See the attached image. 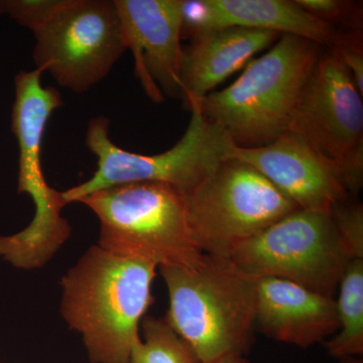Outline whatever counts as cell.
Returning a JSON list of instances; mask_svg holds the SVG:
<instances>
[{"label": "cell", "instance_id": "cell-1", "mask_svg": "<svg viewBox=\"0 0 363 363\" xmlns=\"http://www.w3.org/2000/svg\"><path fill=\"white\" fill-rule=\"evenodd\" d=\"M157 267L93 245L62 278V316L82 336L91 363H130Z\"/></svg>", "mask_w": 363, "mask_h": 363}, {"label": "cell", "instance_id": "cell-2", "mask_svg": "<svg viewBox=\"0 0 363 363\" xmlns=\"http://www.w3.org/2000/svg\"><path fill=\"white\" fill-rule=\"evenodd\" d=\"M169 293L164 320L195 350L200 362L252 350L257 279L228 257L205 255L193 267H161Z\"/></svg>", "mask_w": 363, "mask_h": 363}, {"label": "cell", "instance_id": "cell-3", "mask_svg": "<svg viewBox=\"0 0 363 363\" xmlns=\"http://www.w3.org/2000/svg\"><path fill=\"white\" fill-rule=\"evenodd\" d=\"M322 52L311 40L281 35L240 77L197 105L240 147L269 145L290 128L306 82Z\"/></svg>", "mask_w": 363, "mask_h": 363}, {"label": "cell", "instance_id": "cell-4", "mask_svg": "<svg viewBox=\"0 0 363 363\" xmlns=\"http://www.w3.org/2000/svg\"><path fill=\"white\" fill-rule=\"evenodd\" d=\"M42 74L35 69L14 77L11 130L20 150L18 191L32 198L35 215L21 233L0 236V257L23 269L45 266L71 234L68 221L62 216L67 205L63 195L48 184L43 172L45 126L63 100L56 88L43 85Z\"/></svg>", "mask_w": 363, "mask_h": 363}, {"label": "cell", "instance_id": "cell-5", "mask_svg": "<svg viewBox=\"0 0 363 363\" xmlns=\"http://www.w3.org/2000/svg\"><path fill=\"white\" fill-rule=\"evenodd\" d=\"M100 221L98 245L157 267H193L204 253L191 238L183 193L162 183H135L97 191L80 202Z\"/></svg>", "mask_w": 363, "mask_h": 363}, {"label": "cell", "instance_id": "cell-6", "mask_svg": "<svg viewBox=\"0 0 363 363\" xmlns=\"http://www.w3.org/2000/svg\"><path fill=\"white\" fill-rule=\"evenodd\" d=\"M190 123L171 149L157 155H142L121 149L109 136L111 121L91 119L85 143L97 157V169L89 180L63 191L66 204L80 202L97 191L135 183H162L186 193L207 178L221 162L230 159L234 147L216 124L198 106L189 109Z\"/></svg>", "mask_w": 363, "mask_h": 363}, {"label": "cell", "instance_id": "cell-7", "mask_svg": "<svg viewBox=\"0 0 363 363\" xmlns=\"http://www.w3.org/2000/svg\"><path fill=\"white\" fill-rule=\"evenodd\" d=\"M183 197L191 238L215 257H229L242 241L300 209L257 169L231 157Z\"/></svg>", "mask_w": 363, "mask_h": 363}, {"label": "cell", "instance_id": "cell-8", "mask_svg": "<svg viewBox=\"0 0 363 363\" xmlns=\"http://www.w3.org/2000/svg\"><path fill=\"white\" fill-rule=\"evenodd\" d=\"M228 259L255 278L285 279L329 298L352 260L331 212L305 209L242 241Z\"/></svg>", "mask_w": 363, "mask_h": 363}, {"label": "cell", "instance_id": "cell-9", "mask_svg": "<svg viewBox=\"0 0 363 363\" xmlns=\"http://www.w3.org/2000/svg\"><path fill=\"white\" fill-rule=\"evenodd\" d=\"M33 33L35 69L78 94L101 82L128 51L113 0H68Z\"/></svg>", "mask_w": 363, "mask_h": 363}, {"label": "cell", "instance_id": "cell-10", "mask_svg": "<svg viewBox=\"0 0 363 363\" xmlns=\"http://www.w3.org/2000/svg\"><path fill=\"white\" fill-rule=\"evenodd\" d=\"M362 96L338 55L322 51L289 128L337 164L350 196L363 184Z\"/></svg>", "mask_w": 363, "mask_h": 363}, {"label": "cell", "instance_id": "cell-11", "mask_svg": "<svg viewBox=\"0 0 363 363\" xmlns=\"http://www.w3.org/2000/svg\"><path fill=\"white\" fill-rule=\"evenodd\" d=\"M136 77L152 101L180 97L183 0H113Z\"/></svg>", "mask_w": 363, "mask_h": 363}, {"label": "cell", "instance_id": "cell-12", "mask_svg": "<svg viewBox=\"0 0 363 363\" xmlns=\"http://www.w3.org/2000/svg\"><path fill=\"white\" fill-rule=\"evenodd\" d=\"M230 157L257 169L300 209L331 212L350 199L337 164L293 131L264 147L234 145Z\"/></svg>", "mask_w": 363, "mask_h": 363}, {"label": "cell", "instance_id": "cell-13", "mask_svg": "<svg viewBox=\"0 0 363 363\" xmlns=\"http://www.w3.org/2000/svg\"><path fill=\"white\" fill-rule=\"evenodd\" d=\"M230 26L296 35L329 49L342 33L294 0H183L182 37L194 39L207 30Z\"/></svg>", "mask_w": 363, "mask_h": 363}, {"label": "cell", "instance_id": "cell-14", "mask_svg": "<svg viewBox=\"0 0 363 363\" xmlns=\"http://www.w3.org/2000/svg\"><path fill=\"white\" fill-rule=\"evenodd\" d=\"M255 326L279 342L309 348L332 337L339 329L335 298L292 281L257 278Z\"/></svg>", "mask_w": 363, "mask_h": 363}, {"label": "cell", "instance_id": "cell-15", "mask_svg": "<svg viewBox=\"0 0 363 363\" xmlns=\"http://www.w3.org/2000/svg\"><path fill=\"white\" fill-rule=\"evenodd\" d=\"M281 33L253 28H214L184 48L180 97L188 109L197 106L219 83L248 64L257 52L274 45Z\"/></svg>", "mask_w": 363, "mask_h": 363}, {"label": "cell", "instance_id": "cell-16", "mask_svg": "<svg viewBox=\"0 0 363 363\" xmlns=\"http://www.w3.org/2000/svg\"><path fill=\"white\" fill-rule=\"evenodd\" d=\"M338 331L325 341L332 357L363 355V259L350 260L338 286Z\"/></svg>", "mask_w": 363, "mask_h": 363}, {"label": "cell", "instance_id": "cell-17", "mask_svg": "<svg viewBox=\"0 0 363 363\" xmlns=\"http://www.w3.org/2000/svg\"><path fill=\"white\" fill-rule=\"evenodd\" d=\"M140 326L143 337L133 346L130 363H201L164 318L143 317Z\"/></svg>", "mask_w": 363, "mask_h": 363}, {"label": "cell", "instance_id": "cell-18", "mask_svg": "<svg viewBox=\"0 0 363 363\" xmlns=\"http://www.w3.org/2000/svg\"><path fill=\"white\" fill-rule=\"evenodd\" d=\"M68 0H0V16H9L35 32L45 26Z\"/></svg>", "mask_w": 363, "mask_h": 363}, {"label": "cell", "instance_id": "cell-19", "mask_svg": "<svg viewBox=\"0 0 363 363\" xmlns=\"http://www.w3.org/2000/svg\"><path fill=\"white\" fill-rule=\"evenodd\" d=\"M340 240L352 259H363V206L346 200L331 211Z\"/></svg>", "mask_w": 363, "mask_h": 363}, {"label": "cell", "instance_id": "cell-20", "mask_svg": "<svg viewBox=\"0 0 363 363\" xmlns=\"http://www.w3.org/2000/svg\"><path fill=\"white\" fill-rule=\"evenodd\" d=\"M301 9L329 25L347 23L359 30V7L342 0H294Z\"/></svg>", "mask_w": 363, "mask_h": 363}, {"label": "cell", "instance_id": "cell-21", "mask_svg": "<svg viewBox=\"0 0 363 363\" xmlns=\"http://www.w3.org/2000/svg\"><path fill=\"white\" fill-rule=\"evenodd\" d=\"M329 49V48H328ZM343 62L352 76L360 94L363 95V45L359 30L341 33L340 39L330 48Z\"/></svg>", "mask_w": 363, "mask_h": 363}, {"label": "cell", "instance_id": "cell-22", "mask_svg": "<svg viewBox=\"0 0 363 363\" xmlns=\"http://www.w3.org/2000/svg\"><path fill=\"white\" fill-rule=\"evenodd\" d=\"M210 363H252L247 359V357H240V355H229V357L219 358L213 362Z\"/></svg>", "mask_w": 363, "mask_h": 363}, {"label": "cell", "instance_id": "cell-23", "mask_svg": "<svg viewBox=\"0 0 363 363\" xmlns=\"http://www.w3.org/2000/svg\"><path fill=\"white\" fill-rule=\"evenodd\" d=\"M338 363H363L362 357H344L338 359Z\"/></svg>", "mask_w": 363, "mask_h": 363}]
</instances>
